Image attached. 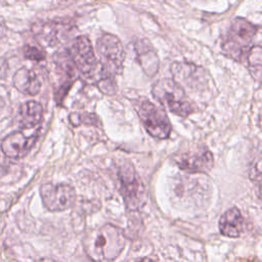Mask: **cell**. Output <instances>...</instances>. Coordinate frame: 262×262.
<instances>
[{
    "instance_id": "cell-19",
    "label": "cell",
    "mask_w": 262,
    "mask_h": 262,
    "mask_svg": "<svg viewBox=\"0 0 262 262\" xmlns=\"http://www.w3.org/2000/svg\"><path fill=\"white\" fill-rule=\"evenodd\" d=\"M36 262H57V261H55V260H53L51 258H40Z\"/></svg>"
},
{
    "instance_id": "cell-13",
    "label": "cell",
    "mask_w": 262,
    "mask_h": 262,
    "mask_svg": "<svg viewBox=\"0 0 262 262\" xmlns=\"http://www.w3.org/2000/svg\"><path fill=\"white\" fill-rule=\"evenodd\" d=\"M244 228V218L237 208L225 211L219 219V231L228 237H237Z\"/></svg>"
},
{
    "instance_id": "cell-8",
    "label": "cell",
    "mask_w": 262,
    "mask_h": 262,
    "mask_svg": "<svg viewBox=\"0 0 262 262\" xmlns=\"http://www.w3.org/2000/svg\"><path fill=\"white\" fill-rule=\"evenodd\" d=\"M44 207L50 212H61L70 209L76 200L73 186L66 183H44L40 187Z\"/></svg>"
},
{
    "instance_id": "cell-20",
    "label": "cell",
    "mask_w": 262,
    "mask_h": 262,
    "mask_svg": "<svg viewBox=\"0 0 262 262\" xmlns=\"http://www.w3.org/2000/svg\"><path fill=\"white\" fill-rule=\"evenodd\" d=\"M4 105H5V103H4V100H3V99H2V97L0 96V115H1V114H2V112H3Z\"/></svg>"
},
{
    "instance_id": "cell-21",
    "label": "cell",
    "mask_w": 262,
    "mask_h": 262,
    "mask_svg": "<svg viewBox=\"0 0 262 262\" xmlns=\"http://www.w3.org/2000/svg\"><path fill=\"white\" fill-rule=\"evenodd\" d=\"M137 262H155V261H152V260H150L148 258H143V259H141V260H139Z\"/></svg>"
},
{
    "instance_id": "cell-7",
    "label": "cell",
    "mask_w": 262,
    "mask_h": 262,
    "mask_svg": "<svg viewBox=\"0 0 262 262\" xmlns=\"http://www.w3.org/2000/svg\"><path fill=\"white\" fill-rule=\"evenodd\" d=\"M66 49L80 76L90 78L94 75L98 62L92 45L87 37H76Z\"/></svg>"
},
{
    "instance_id": "cell-15",
    "label": "cell",
    "mask_w": 262,
    "mask_h": 262,
    "mask_svg": "<svg viewBox=\"0 0 262 262\" xmlns=\"http://www.w3.org/2000/svg\"><path fill=\"white\" fill-rule=\"evenodd\" d=\"M248 64H249V71L252 74L253 78L257 81L260 80L261 76V47L255 46L253 47L247 56Z\"/></svg>"
},
{
    "instance_id": "cell-1",
    "label": "cell",
    "mask_w": 262,
    "mask_h": 262,
    "mask_svg": "<svg viewBox=\"0 0 262 262\" xmlns=\"http://www.w3.org/2000/svg\"><path fill=\"white\" fill-rule=\"evenodd\" d=\"M126 237L123 230L113 224H104L90 230L83 238V249L93 262H112L123 251Z\"/></svg>"
},
{
    "instance_id": "cell-17",
    "label": "cell",
    "mask_w": 262,
    "mask_h": 262,
    "mask_svg": "<svg viewBox=\"0 0 262 262\" xmlns=\"http://www.w3.org/2000/svg\"><path fill=\"white\" fill-rule=\"evenodd\" d=\"M24 55L26 58L35 60V61H41L45 59V52L43 49L38 48L36 46L27 45L24 47Z\"/></svg>"
},
{
    "instance_id": "cell-2",
    "label": "cell",
    "mask_w": 262,
    "mask_h": 262,
    "mask_svg": "<svg viewBox=\"0 0 262 262\" xmlns=\"http://www.w3.org/2000/svg\"><path fill=\"white\" fill-rule=\"evenodd\" d=\"M154 97L168 111L179 117H187L194 108L183 88L172 79H161L152 87Z\"/></svg>"
},
{
    "instance_id": "cell-5",
    "label": "cell",
    "mask_w": 262,
    "mask_h": 262,
    "mask_svg": "<svg viewBox=\"0 0 262 262\" xmlns=\"http://www.w3.org/2000/svg\"><path fill=\"white\" fill-rule=\"evenodd\" d=\"M257 32V27L243 17H236L231 23L226 40L222 48L231 58L239 60L245 50L252 43Z\"/></svg>"
},
{
    "instance_id": "cell-6",
    "label": "cell",
    "mask_w": 262,
    "mask_h": 262,
    "mask_svg": "<svg viewBox=\"0 0 262 262\" xmlns=\"http://www.w3.org/2000/svg\"><path fill=\"white\" fill-rule=\"evenodd\" d=\"M119 180L126 207L131 211L140 209L147 200V192L132 165L126 164L120 168Z\"/></svg>"
},
{
    "instance_id": "cell-14",
    "label": "cell",
    "mask_w": 262,
    "mask_h": 262,
    "mask_svg": "<svg viewBox=\"0 0 262 262\" xmlns=\"http://www.w3.org/2000/svg\"><path fill=\"white\" fill-rule=\"evenodd\" d=\"M13 85L21 93L36 95L41 89V82L36 73L27 68L18 69L13 76Z\"/></svg>"
},
{
    "instance_id": "cell-11",
    "label": "cell",
    "mask_w": 262,
    "mask_h": 262,
    "mask_svg": "<svg viewBox=\"0 0 262 262\" xmlns=\"http://www.w3.org/2000/svg\"><path fill=\"white\" fill-rule=\"evenodd\" d=\"M73 25L67 20H49L34 26V34L38 41L49 47H54L71 34Z\"/></svg>"
},
{
    "instance_id": "cell-9",
    "label": "cell",
    "mask_w": 262,
    "mask_h": 262,
    "mask_svg": "<svg viewBox=\"0 0 262 262\" xmlns=\"http://www.w3.org/2000/svg\"><path fill=\"white\" fill-rule=\"evenodd\" d=\"M173 162L186 172L207 173L212 169L214 159L212 152L206 146H198L194 149L176 154L173 157Z\"/></svg>"
},
{
    "instance_id": "cell-16",
    "label": "cell",
    "mask_w": 262,
    "mask_h": 262,
    "mask_svg": "<svg viewBox=\"0 0 262 262\" xmlns=\"http://www.w3.org/2000/svg\"><path fill=\"white\" fill-rule=\"evenodd\" d=\"M96 82H97L98 88L104 94L113 95V94L116 93V91H117V84H116V79L114 77L99 75V78L97 79Z\"/></svg>"
},
{
    "instance_id": "cell-18",
    "label": "cell",
    "mask_w": 262,
    "mask_h": 262,
    "mask_svg": "<svg viewBox=\"0 0 262 262\" xmlns=\"http://www.w3.org/2000/svg\"><path fill=\"white\" fill-rule=\"evenodd\" d=\"M7 70H8L7 61L4 58L0 57V79L5 77V75L7 73Z\"/></svg>"
},
{
    "instance_id": "cell-3",
    "label": "cell",
    "mask_w": 262,
    "mask_h": 262,
    "mask_svg": "<svg viewBox=\"0 0 262 262\" xmlns=\"http://www.w3.org/2000/svg\"><path fill=\"white\" fill-rule=\"evenodd\" d=\"M136 114L148 134L157 139H166L172 131V125L165 111L150 100L139 97L133 101Z\"/></svg>"
},
{
    "instance_id": "cell-4",
    "label": "cell",
    "mask_w": 262,
    "mask_h": 262,
    "mask_svg": "<svg viewBox=\"0 0 262 262\" xmlns=\"http://www.w3.org/2000/svg\"><path fill=\"white\" fill-rule=\"evenodd\" d=\"M96 51L101 66L100 75L115 78L122 73L125 51L117 36L108 33L101 35L96 42Z\"/></svg>"
},
{
    "instance_id": "cell-10",
    "label": "cell",
    "mask_w": 262,
    "mask_h": 262,
    "mask_svg": "<svg viewBox=\"0 0 262 262\" xmlns=\"http://www.w3.org/2000/svg\"><path fill=\"white\" fill-rule=\"evenodd\" d=\"M40 134V127L32 129L30 133L26 129L8 134L1 143L3 154L10 159L24 158L34 146Z\"/></svg>"
},
{
    "instance_id": "cell-12",
    "label": "cell",
    "mask_w": 262,
    "mask_h": 262,
    "mask_svg": "<svg viewBox=\"0 0 262 262\" xmlns=\"http://www.w3.org/2000/svg\"><path fill=\"white\" fill-rule=\"evenodd\" d=\"M16 119L21 129L40 127L39 125L43 119V106L34 100L27 101L19 106Z\"/></svg>"
}]
</instances>
